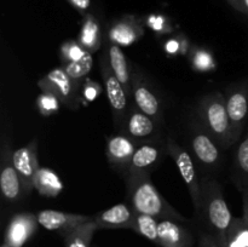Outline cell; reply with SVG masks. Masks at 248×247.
<instances>
[{"mask_svg": "<svg viewBox=\"0 0 248 247\" xmlns=\"http://www.w3.org/2000/svg\"><path fill=\"white\" fill-rule=\"evenodd\" d=\"M39 222L36 215L29 212L16 213L9 220L5 229L4 244L11 247H23L35 234Z\"/></svg>", "mask_w": 248, "mask_h": 247, "instance_id": "15", "label": "cell"}, {"mask_svg": "<svg viewBox=\"0 0 248 247\" xmlns=\"http://www.w3.org/2000/svg\"><path fill=\"white\" fill-rule=\"evenodd\" d=\"M64 189L62 179L53 170L39 167L34 177V190L45 198H56Z\"/></svg>", "mask_w": 248, "mask_h": 247, "instance_id": "21", "label": "cell"}, {"mask_svg": "<svg viewBox=\"0 0 248 247\" xmlns=\"http://www.w3.org/2000/svg\"><path fill=\"white\" fill-rule=\"evenodd\" d=\"M161 125V123L140 110L135 104H131L124 128L120 132H125L137 144H140L143 142L160 138Z\"/></svg>", "mask_w": 248, "mask_h": 247, "instance_id": "12", "label": "cell"}, {"mask_svg": "<svg viewBox=\"0 0 248 247\" xmlns=\"http://www.w3.org/2000/svg\"><path fill=\"white\" fill-rule=\"evenodd\" d=\"M126 200L136 213L152 216L157 219H173L189 223V219L172 207L160 194L150 176H140L126 181Z\"/></svg>", "mask_w": 248, "mask_h": 247, "instance_id": "1", "label": "cell"}, {"mask_svg": "<svg viewBox=\"0 0 248 247\" xmlns=\"http://www.w3.org/2000/svg\"><path fill=\"white\" fill-rule=\"evenodd\" d=\"M144 26L148 27L150 31H154L157 35H169V34L173 33V27L170 23L169 18L164 15L153 14L149 15L144 18Z\"/></svg>", "mask_w": 248, "mask_h": 247, "instance_id": "31", "label": "cell"}, {"mask_svg": "<svg viewBox=\"0 0 248 247\" xmlns=\"http://www.w3.org/2000/svg\"><path fill=\"white\" fill-rule=\"evenodd\" d=\"M131 98L133 99V104L140 110L154 118L159 123H164V110H162L161 101L153 85L137 69L132 70Z\"/></svg>", "mask_w": 248, "mask_h": 247, "instance_id": "11", "label": "cell"}, {"mask_svg": "<svg viewBox=\"0 0 248 247\" xmlns=\"http://www.w3.org/2000/svg\"><path fill=\"white\" fill-rule=\"evenodd\" d=\"M167 155L173 159L179 173L188 188L196 213L200 215L202 208V194H201V179L199 178L196 162L186 149L176 142L172 137L166 138Z\"/></svg>", "mask_w": 248, "mask_h": 247, "instance_id": "4", "label": "cell"}, {"mask_svg": "<svg viewBox=\"0 0 248 247\" xmlns=\"http://www.w3.org/2000/svg\"><path fill=\"white\" fill-rule=\"evenodd\" d=\"M138 144L125 132H118L107 138L106 155L114 171L126 176Z\"/></svg>", "mask_w": 248, "mask_h": 247, "instance_id": "13", "label": "cell"}, {"mask_svg": "<svg viewBox=\"0 0 248 247\" xmlns=\"http://www.w3.org/2000/svg\"><path fill=\"white\" fill-rule=\"evenodd\" d=\"M99 70H101L102 79H103L104 87H106L107 98L109 101L114 123H115V126L120 132V131H123L128 108L131 106L130 97H128L123 84L119 81L118 77L111 72L106 53H103L101 60H99Z\"/></svg>", "mask_w": 248, "mask_h": 247, "instance_id": "5", "label": "cell"}, {"mask_svg": "<svg viewBox=\"0 0 248 247\" xmlns=\"http://www.w3.org/2000/svg\"><path fill=\"white\" fill-rule=\"evenodd\" d=\"M98 227L93 220L84 223V224L79 225L72 232H67L63 235V241H64L65 247H90L91 246V241L93 239L94 232H97Z\"/></svg>", "mask_w": 248, "mask_h": 247, "instance_id": "24", "label": "cell"}, {"mask_svg": "<svg viewBox=\"0 0 248 247\" xmlns=\"http://www.w3.org/2000/svg\"><path fill=\"white\" fill-rule=\"evenodd\" d=\"M131 230L137 232L140 236L145 237L149 241L157 244V239H159V219L152 217V216L136 213Z\"/></svg>", "mask_w": 248, "mask_h": 247, "instance_id": "26", "label": "cell"}, {"mask_svg": "<svg viewBox=\"0 0 248 247\" xmlns=\"http://www.w3.org/2000/svg\"><path fill=\"white\" fill-rule=\"evenodd\" d=\"M92 65H93V57H92L91 52H87L84 57L78 62L67 63V64H62L67 74L72 77L73 81L78 85L79 87L82 86V82L86 79V75L91 72Z\"/></svg>", "mask_w": 248, "mask_h": 247, "instance_id": "28", "label": "cell"}, {"mask_svg": "<svg viewBox=\"0 0 248 247\" xmlns=\"http://www.w3.org/2000/svg\"><path fill=\"white\" fill-rule=\"evenodd\" d=\"M242 194V207H244V219L246 220L248 224V189H244L241 190Z\"/></svg>", "mask_w": 248, "mask_h": 247, "instance_id": "35", "label": "cell"}, {"mask_svg": "<svg viewBox=\"0 0 248 247\" xmlns=\"http://www.w3.org/2000/svg\"><path fill=\"white\" fill-rule=\"evenodd\" d=\"M14 150L10 137L4 133L0 149V189L4 200L9 203H16L26 195L22 186L21 178L16 171L12 160Z\"/></svg>", "mask_w": 248, "mask_h": 247, "instance_id": "8", "label": "cell"}, {"mask_svg": "<svg viewBox=\"0 0 248 247\" xmlns=\"http://www.w3.org/2000/svg\"><path fill=\"white\" fill-rule=\"evenodd\" d=\"M235 171L240 190L248 189V135L245 136L237 145L235 153Z\"/></svg>", "mask_w": 248, "mask_h": 247, "instance_id": "25", "label": "cell"}, {"mask_svg": "<svg viewBox=\"0 0 248 247\" xmlns=\"http://www.w3.org/2000/svg\"><path fill=\"white\" fill-rule=\"evenodd\" d=\"M12 160L16 167V171L21 178L22 186L26 195H31L34 190V177L39 166L38 161V142L36 139L31 140L27 145L14 150Z\"/></svg>", "mask_w": 248, "mask_h": 247, "instance_id": "14", "label": "cell"}, {"mask_svg": "<svg viewBox=\"0 0 248 247\" xmlns=\"http://www.w3.org/2000/svg\"><path fill=\"white\" fill-rule=\"evenodd\" d=\"M247 82H248V81H247Z\"/></svg>", "mask_w": 248, "mask_h": 247, "instance_id": "39", "label": "cell"}, {"mask_svg": "<svg viewBox=\"0 0 248 247\" xmlns=\"http://www.w3.org/2000/svg\"><path fill=\"white\" fill-rule=\"evenodd\" d=\"M102 93V87L98 82L91 79H85L82 82L81 91H80V98H81V106H89L94 101L99 94Z\"/></svg>", "mask_w": 248, "mask_h": 247, "instance_id": "32", "label": "cell"}, {"mask_svg": "<svg viewBox=\"0 0 248 247\" xmlns=\"http://www.w3.org/2000/svg\"><path fill=\"white\" fill-rule=\"evenodd\" d=\"M1 247H11V246H9V245H6V244H2Z\"/></svg>", "mask_w": 248, "mask_h": 247, "instance_id": "38", "label": "cell"}, {"mask_svg": "<svg viewBox=\"0 0 248 247\" xmlns=\"http://www.w3.org/2000/svg\"><path fill=\"white\" fill-rule=\"evenodd\" d=\"M236 9L248 15V0H229Z\"/></svg>", "mask_w": 248, "mask_h": 247, "instance_id": "37", "label": "cell"}, {"mask_svg": "<svg viewBox=\"0 0 248 247\" xmlns=\"http://www.w3.org/2000/svg\"><path fill=\"white\" fill-rule=\"evenodd\" d=\"M107 58H108L109 67H110L111 72L114 73L119 81L123 84L125 87L126 92H127L128 97L131 98V89H132V70L130 69L128 65L127 58H126L125 53L123 52L121 47L116 44L111 43L107 39L106 41V52Z\"/></svg>", "mask_w": 248, "mask_h": 247, "instance_id": "20", "label": "cell"}, {"mask_svg": "<svg viewBox=\"0 0 248 247\" xmlns=\"http://www.w3.org/2000/svg\"><path fill=\"white\" fill-rule=\"evenodd\" d=\"M224 97L235 142L237 143L248 121V82L229 86L225 90Z\"/></svg>", "mask_w": 248, "mask_h": 247, "instance_id": "10", "label": "cell"}, {"mask_svg": "<svg viewBox=\"0 0 248 247\" xmlns=\"http://www.w3.org/2000/svg\"><path fill=\"white\" fill-rule=\"evenodd\" d=\"M89 51L84 48V46L79 43L78 40H68L61 45L60 51V58L62 64H67V63L78 62L81 60Z\"/></svg>", "mask_w": 248, "mask_h": 247, "instance_id": "29", "label": "cell"}, {"mask_svg": "<svg viewBox=\"0 0 248 247\" xmlns=\"http://www.w3.org/2000/svg\"><path fill=\"white\" fill-rule=\"evenodd\" d=\"M69 1L79 11H86L90 6V0H69Z\"/></svg>", "mask_w": 248, "mask_h": 247, "instance_id": "36", "label": "cell"}, {"mask_svg": "<svg viewBox=\"0 0 248 247\" xmlns=\"http://www.w3.org/2000/svg\"><path fill=\"white\" fill-rule=\"evenodd\" d=\"M196 120L223 149H228L236 143L222 92H212L200 99L196 108Z\"/></svg>", "mask_w": 248, "mask_h": 247, "instance_id": "3", "label": "cell"}, {"mask_svg": "<svg viewBox=\"0 0 248 247\" xmlns=\"http://www.w3.org/2000/svg\"><path fill=\"white\" fill-rule=\"evenodd\" d=\"M166 154V140H161V138L138 144L125 176V181L140 176H150Z\"/></svg>", "mask_w": 248, "mask_h": 247, "instance_id": "9", "label": "cell"}, {"mask_svg": "<svg viewBox=\"0 0 248 247\" xmlns=\"http://www.w3.org/2000/svg\"><path fill=\"white\" fill-rule=\"evenodd\" d=\"M136 212L127 202L118 203L92 216L98 229H132Z\"/></svg>", "mask_w": 248, "mask_h": 247, "instance_id": "17", "label": "cell"}, {"mask_svg": "<svg viewBox=\"0 0 248 247\" xmlns=\"http://www.w3.org/2000/svg\"><path fill=\"white\" fill-rule=\"evenodd\" d=\"M143 35H144V29L142 24L130 16L116 21L108 31V40L120 47L133 45Z\"/></svg>", "mask_w": 248, "mask_h": 247, "instance_id": "19", "label": "cell"}, {"mask_svg": "<svg viewBox=\"0 0 248 247\" xmlns=\"http://www.w3.org/2000/svg\"><path fill=\"white\" fill-rule=\"evenodd\" d=\"M189 145L194 159L200 166L208 170H215L220 166L222 147L198 120L191 124Z\"/></svg>", "mask_w": 248, "mask_h": 247, "instance_id": "6", "label": "cell"}, {"mask_svg": "<svg viewBox=\"0 0 248 247\" xmlns=\"http://www.w3.org/2000/svg\"><path fill=\"white\" fill-rule=\"evenodd\" d=\"M224 247H248V224L244 217L232 218Z\"/></svg>", "mask_w": 248, "mask_h": 247, "instance_id": "27", "label": "cell"}, {"mask_svg": "<svg viewBox=\"0 0 248 247\" xmlns=\"http://www.w3.org/2000/svg\"><path fill=\"white\" fill-rule=\"evenodd\" d=\"M183 35L184 34H174L170 36L162 43V50L169 57H178L182 56L183 48Z\"/></svg>", "mask_w": 248, "mask_h": 247, "instance_id": "33", "label": "cell"}, {"mask_svg": "<svg viewBox=\"0 0 248 247\" xmlns=\"http://www.w3.org/2000/svg\"><path fill=\"white\" fill-rule=\"evenodd\" d=\"M36 108L43 116H51L61 109L62 102L51 91H41L36 97Z\"/></svg>", "mask_w": 248, "mask_h": 247, "instance_id": "30", "label": "cell"}, {"mask_svg": "<svg viewBox=\"0 0 248 247\" xmlns=\"http://www.w3.org/2000/svg\"><path fill=\"white\" fill-rule=\"evenodd\" d=\"M191 69L198 73H210L217 69V61L210 48L193 45L188 55Z\"/></svg>", "mask_w": 248, "mask_h": 247, "instance_id": "23", "label": "cell"}, {"mask_svg": "<svg viewBox=\"0 0 248 247\" xmlns=\"http://www.w3.org/2000/svg\"><path fill=\"white\" fill-rule=\"evenodd\" d=\"M36 219L39 225L50 232H57L61 236H63L79 225L92 220V216L62 212L56 210H43L36 213Z\"/></svg>", "mask_w": 248, "mask_h": 247, "instance_id": "16", "label": "cell"}, {"mask_svg": "<svg viewBox=\"0 0 248 247\" xmlns=\"http://www.w3.org/2000/svg\"><path fill=\"white\" fill-rule=\"evenodd\" d=\"M78 41L84 46L89 52L93 53L101 48L102 46V31L98 19L92 15H86L82 22L81 29L78 35Z\"/></svg>", "mask_w": 248, "mask_h": 247, "instance_id": "22", "label": "cell"}, {"mask_svg": "<svg viewBox=\"0 0 248 247\" xmlns=\"http://www.w3.org/2000/svg\"><path fill=\"white\" fill-rule=\"evenodd\" d=\"M38 87L40 91L53 92L61 99L63 106L72 110H77L81 106V87L73 81L62 65L53 68L45 77H41L38 81Z\"/></svg>", "mask_w": 248, "mask_h": 247, "instance_id": "7", "label": "cell"}, {"mask_svg": "<svg viewBox=\"0 0 248 247\" xmlns=\"http://www.w3.org/2000/svg\"><path fill=\"white\" fill-rule=\"evenodd\" d=\"M202 208L200 216L205 219L208 232H212L224 247L227 232L234 216L225 201L223 188L219 182L210 176L201 179Z\"/></svg>", "mask_w": 248, "mask_h": 247, "instance_id": "2", "label": "cell"}, {"mask_svg": "<svg viewBox=\"0 0 248 247\" xmlns=\"http://www.w3.org/2000/svg\"><path fill=\"white\" fill-rule=\"evenodd\" d=\"M199 247H223V245L212 232L206 230L199 234Z\"/></svg>", "mask_w": 248, "mask_h": 247, "instance_id": "34", "label": "cell"}, {"mask_svg": "<svg viewBox=\"0 0 248 247\" xmlns=\"http://www.w3.org/2000/svg\"><path fill=\"white\" fill-rule=\"evenodd\" d=\"M186 223L173 219L159 220V239L157 245L161 247H191L194 236Z\"/></svg>", "mask_w": 248, "mask_h": 247, "instance_id": "18", "label": "cell"}]
</instances>
